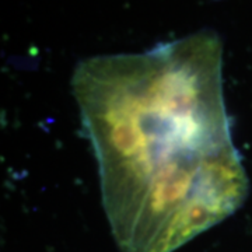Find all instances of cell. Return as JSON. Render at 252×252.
I'll list each match as a JSON object with an SVG mask.
<instances>
[{
    "mask_svg": "<svg viewBox=\"0 0 252 252\" xmlns=\"http://www.w3.org/2000/svg\"><path fill=\"white\" fill-rule=\"evenodd\" d=\"M72 86L119 251H177L243 205L216 32L86 59Z\"/></svg>",
    "mask_w": 252,
    "mask_h": 252,
    "instance_id": "6da1fadb",
    "label": "cell"
}]
</instances>
